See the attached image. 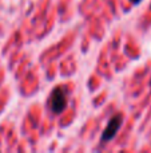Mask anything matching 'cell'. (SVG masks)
I'll return each mask as SVG.
<instances>
[{
  "label": "cell",
  "instance_id": "cell-1",
  "mask_svg": "<svg viewBox=\"0 0 151 153\" xmlns=\"http://www.w3.org/2000/svg\"><path fill=\"white\" fill-rule=\"evenodd\" d=\"M122 121H123V117L120 116V114H117V116L112 117L111 121H110L108 125H107L106 130L103 132V136H102V143H106V141H108V140H111V138L115 137L118 129H119L120 125H122Z\"/></svg>",
  "mask_w": 151,
  "mask_h": 153
},
{
  "label": "cell",
  "instance_id": "cell-2",
  "mask_svg": "<svg viewBox=\"0 0 151 153\" xmlns=\"http://www.w3.org/2000/svg\"><path fill=\"white\" fill-rule=\"evenodd\" d=\"M66 95H64V91L58 87V89L54 90V93L51 94V109H52L55 113H62L64 108H66Z\"/></svg>",
  "mask_w": 151,
  "mask_h": 153
},
{
  "label": "cell",
  "instance_id": "cell-3",
  "mask_svg": "<svg viewBox=\"0 0 151 153\" xmlns=\"http://www.w3.org/2000/svg\"><path fill=\"white\" fill-rule=\"evenodd\" d=\"M131 1H133V3H138L139 0H131Z\"/></svg>",
  "mask_w": 151,
  "mask_h": 153
}]
</instances>
